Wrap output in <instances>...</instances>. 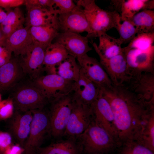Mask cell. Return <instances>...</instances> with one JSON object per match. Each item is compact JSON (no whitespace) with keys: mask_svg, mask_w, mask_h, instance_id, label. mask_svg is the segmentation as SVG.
<instances>
[{"mask_svg":"<svg viewBox=\"0 0 154 154\" xmlns=\"http://www.w3.org/2000/svg\"><path fill=\"white\" fill-rule=\"evenodd\" d=\"M112 110L118 140L121 144L137 141L154 115V101H148L123 86L100 88Z\"/></svg>","mask_w":154,"mask_h":154,"instance_id":"1","label":"cell"},{"mask_svg":"<svg viewBox=\"0 0 154 154\" xmlns=\"http://www.w3.org/2000/svg\"><path fill=\"white\" fill-rule=\"evenodd\" d=\"M14 106L11 98L2 100L0 103V119H10L14 112Z\"/></svg>","mask_w":154,"mask_h":154,"instance_id":"35","label":"cell"},{"mask_svg":"<svg viewBox=\"0 0 154 154\" xmlns=\"http://www.w3.org/2000/svg\"><path fill=\"white\" fill-rule=\"evenodd\" d=\"M25 151L24 148H23L19 144H11L4 151V154H21Z\"/></svg>","mask_w":154,"mask_h":154,"instance_id":"40","label":"cell"},{"mask_svg":"<svg viewBox=\"0 0 154 154\" xmlns=\"http://www.w3.org/2000/svg\"><path fill=\"white\" fill-rule=\"evenodd\" d=\"M77 138L86 154H114L121 145L117 138L94 119L86 129Z\"/></svg>","mask_w":154,"mask_h":154,"instance_id":"2","label":"cell"},{"mask_svg":"<svg viewBox=\"0 0 154 154\" xmlns=\"http://www.w3.org/2000/svg\"><path fill=\"white\" fill-rule=\"evenodd\" d=\"M31 111L32 118L29 135L24 148H31L36 151L41 147L46 134L50 132V122L48 113L43 109Z\"/></svg>","mask_w":154,"mask_h":154,"instance_id":"10","label":"cell"},{"mask_svg":"<svg viewBox=\"0 0 154 154\" xmlns=\"http://www.w3.org/2000/svg\"><path fill=\"white\" fill-rule=\"evenodd\" d=\"M54 40L62 45L69 55L76 59L92 50L89 45L88 38L79 34L59 33Z\"/></svg>","mask_w":154,"mask_h":154,"instance_id":"16","label":"cell"},{"mask_svg":"<svg viewBox=\"0 0 154 154\" xmlns=\"http://www.w3.org/2000/svg\"><path fill=\"white\" fill-rule=\"evenodd\" d=\"M76 4L83 11L92 32V38L98 37L110 29L115 28L121 21L119 14L115 11L104 10L94 0H79Z\"/></svg>","mask_w":154,"mask_h":154,"instance_id":"3","label":"cell"},{"mask_svg":"<svg viewBox=\"0 0 154 154\" xmlns=\"http://www.w3.org/2000/svg\"><path fill=\"white\" fill-rule=\"evenodd\" d=\"M23 74L19 56L12 57L8 62L0 67V92L15 86Z\"/></svg>","mask_w":154,"mask_h":154,"instance_id":"19","label":"cell"},{"mask_svg":"<svg viewBox=\"0 0 154 154\" xmlns=\"http://www.w3.org/2000/svg\"><path fill=\"white\" fill-rule=\"evenodd\" d=\"M31 82L51 102L71 93L74 82L66 80L55 74L41 75Z\"/></svg>","mask_w":154,"mask_h":154,"instance_id":"6","label":"cell"},{"mask_svg":"<svg viewBox=\"0 0 154 154\" xmlns=\"http://www.w3.org/2000/svg\"><path fill=\"white\" fill-rule=\"evenodd\" d=\"M1 94L0 93V103L1 101Z\"/></svg>","mask_w":154,"mask_h":154,"instance_id":"44","label":"cell"},{"mask_svg":"<svg viewBox=\"0 0 154 154\" xmlns=\"http://www.w3.org/2000/svg\"><path fill=\"white\" fill-rule=\"evenodd\" d=\"M100 62L113 84L116 86H125L131 78L128 72L127 63L123 52L110 58H104L100 54Z\"/></svg>","mask_w":154,"mask_h":154,"instance_id":"11","label":"cell"},{"mask_svg":"<svg viewBox=\"0 0 154 154\" xmlns=\"http://www.w3.org/2000/svg\"><path fill=\"white\" fill-rule=\"evenodd\" d=\"M52 0H25V5L40 7L51 10Z\"/></svg>","mask_w":154,"mask_h":154,"instance_id":"39","label":"cell"},{"mask_svg":"<svg viewBox=\"0 0 154 154\" xmlns=\"http://www.w3.org/2000/svg\"><path fill=\"white\" fill-rule=\"evenodd\" d=\"M12 53L7 45L5 38L3 36L0 40V67L10 60Z\"/></svg>","mask_w":154,"mask_h":154,"instance_id":"36","label":"cell"},{"mask_svg":"<svg viewBox=\"0 0 154 154\" xmlns=\"http://www.w3.org/2000/svg\"><path fill=\"white\" fill-rule=\"evenodd\" d=\"M25 0H0V7L6 11L24 4Z\"/></svg>","mask_w":154,"mask_h":154,"instance_id":"38","label":"cell"},{"mask_svg":"<svg viewBox=\"0 0 154 154\" xmlns=\"http://www.w3.org/2000/svg\"><path fill=\"white\" fill-rule=\"evenodd\" d=\"M3 36V35L1 32V31L0 28V40L2 38Z\"/></svg>","mask_w":154,"mask_h":154,"instance_id":"43","label":"cell"},{"mask_svg":"<svg viewBox=\"0 0 154 154\" xmlns=\"http://www.w3.org/2000/svg\"><path fill=\"white\" fill-rule=\"evenodd\" d=\"M136 141L154 152V115L151 117Z\"/></svg>","mask_w":154,"mask_h":154,"instance_id":"33","label":"cell"},{"mask_svg":"<svg viewBox=\"0 0 154 154\" xmlns=\"http://www.w3.org/2000/svg\"><path fill=\"white\" fill-rule=\"evenodd\" d=\"M27 11L25 26L29 28L49 25L55 22L57 15L50 10L40 7L25 5Z\"/></svg>","mask_w":154,"mask_h":154,"instance_id":"21","label":"cell"},{"mask_svg":"<svg viewBox=\"0 0 154 154\" xmlns=\"http://www.w3.org/2000/svg\"><path fill=\"white\" fill-rule=\"evenodd\" d=\"M91 107L95 121L118 140L112 110L100 89L97 99Z\"/></svg>","mask_w":154,"mask_h":154,"instance_id":"14","label":"cell"},{"mask_svg":"<svg viewBox=\"0 0 154 154\" xmlns=\"http://www.w3.org/2000/svg\"><path fill=\"white\" fill-rule=\"evenodd\" d=\"M32 118L31 111L22 112L15 110L9 119L10 134L21 146H24L28 137Z\"/></svg>","mask_w":154,"mask_h":154,"instance_id":"17","label":"cell"},{"mask_svg":"<svg viewBox=\"0 0 154 154\" xmlns=\"http://www.w3.org/2000/svg\"><path fill=\"white\" fill-rule=\"evenodd\" d=\"M154 32L137 34L125 48L142 50L149 49L154 46Z\"/></svg>","mask_w":154,"mask_h":154,"instance_id":"30","label":"cell"},{"mask_svg":"<svg viewBox=\"0 0 154 154\" xmlns=\"http://www.w3.org/2000/svg\"><path fill=\"white\" fill-rule=\"evenodd\" d=\"M76 7L68 12L57 16V24L59 33H87L86 37L92 38V32L84 15L82 8Z\"/></svg>","mask_w":154,"mask_h":154,"instance_id":"9","label":"cell"},{"mask_svg":"<svg viewBox=\"0 0 154 154\" xmlns=\"http://www.w3.org/2000/svg\"><path fill=\"white\" fill-rule=\"evenodd\" d=\"M76 59L84 75L100 88L112 86L108 76L96 58L86 54Z\"/></svg>","mask_w":154,"mask_h":154,"instance_id":"13","label":"cell"},{"mask_svg":"<svg viewBox=\"0 0 154 154\" xmlns=\"http://www.w3.org/2000/svg\"><path fill=\"white\" fill-rule=\"evenodd\" d=\"M6 12V18L0 24L3 36L5 38L24 27L25 23V16L19 7L9 9Z\"/></svg>","mask_w":154,"mask_h":154,"instance_id":"26","label":"cell"},{"mask_svg":"<svg viewBox=\"0 0 154 154\" xmlns=\"http://www.w3.org/2000/svg\"><path fill=\"white\" fill-rule=\"evenodd\" d=\"M93 119L91 107L75 102L64 135L78 137L86 129Z\"/></svg>","mask_w":154,"mask_h":154,"instance_id":"12","label":"cell"},{"mask_svg":"<svg viewBox=\"0 0 154 154\" xmlns=\"http://www.w3.org/2000/svg\"><path fill=\"white\" fill-rule=\"evenodd\" d=\"M7 16V12L0 7V24L5 19Z\"/></svg>","mask_w":154,"mask_h":154,"instance_id":"41","label":"cell"},{"mask_svg":"<svg viewBox=\"0 0 154 154\" xmlns=\"http://www.w3.org/2000/svg\"><path fill=\"white\" fill-rule=\"evenodd\" d=\"M12 144V137L10 133L0 131V149L4 151Z\"/></svg>","mask_w":154,"mask_h":154,"instance_id":"37","label":"cell"},{"mask_svg":"<svg viewBox=\"0 0 154 154\" xmlns=\"http://www.w3.org/2000/svg\"><path fill=\"white\" fill-rule=\"evenodd\" d=\"M11 98L15 109L22 112L43 109L49 102L31 82L16 87Z\"/></svg>","mask_w":154,"mask_h":154,"instance_id":"5","label":"cell"},{"mask_svg":"<svg viewBox=\"0 0 154 154\" xmlns=\"http://www.w3.org/2000/svg\"><path fill=\"white\" fill-rule=\"evenodd\" d=\"M123 48L128 74L131 79L143 72L154 73V45L146 50Z\"/></svg>","mask_w":154,"mask_h":154,"instance_id":"8","label":"cell"},{"mask_svg":"<svg viewBox=\"0 0 154 154\" xmlns=\"http://www.w3.org/2000/svg\"><path fill=\"white\" fill-rule=\"evenodd\" d=\"M148 101H154V73H142L125 86Z\"/></svg>","mask_w":154,"mask_h":154,"instance_id":"20","label":"cell"},{"mask_svg":"<svg viewBox=\"0 0 154 154\" xmlns=\"http://www.w3.org/2000/svg\"><path fill=\"white\" fill-rule=\"evenodd\" d=\"M119 22L115 29L119 34V38L122 44L129 42L137 34L135 27L129 20Z\"/></svg>","mask_w":154,"mask_h":154,"instance_id":"32","label":"cell"},{"mask_svg":"<svg viewBox=\"0 0 154 154\" xmlns=\"http://www.w3.org/2000/svg\"><path fill=\"white\" fill-rule=\"evenodd\" d=\"M5 39L7 46L15 57L22 55L34 41L29 28L25 26L16 30Z\"/></svg>","mask_w":154,"mask_h":154,"instance_id":"23","label":"cell"},{"mask_svg":"<svg viewBox=\"0 0 154 154\" xmlns=\"http://www.w3.org/2000/svg\"><path fill=\"white\" fill-rule=\"evenodd\" d=\"M77 138L69 137L67 139L52 143L36 150L37 154H81L82 145Z\"/></svg>","mask_w":154,"mask_h":154,"instance_id":"22","label":"cell"},{"mask_svg":"<svg viewBox=\"0 0 154 154\" xmlns=\"http://www.w3.org/2000/svg\"><path fill=\"white\" fill-rule=\"evenodd\" d=\"M68 55L62 45L56 42H52L45 50L44 70L47 74H54L55 66L65 59Z\"/></svg>","mask_w":154,"mask_h":154,"instance_id":"25","label":"cell"},{"mask_svg":"<svg viewBox=\"0 0 154 154\" xmlns=\"http://www.w3.org/2000/svg\"><path fill=\"white\" fill-rule=\"evenodd\" d=\"M116 154H154V152L135 141L121 144Z\"/></svg>","mask_w":154,"mask_h":154,"instance_id":"31","label":"cell"},{"mask_svg":"<svg viewBox=\"0 0 154 154\" xmlns=\"http://www.w3.org/2000/svg\"><path fill=\"white\" fill-rule=\"evenodd\" d=\"M76 59V58L69 54L55 66L54 74L66 80L76 81L79 78L80 69Z\"/></svg>","mask_w":154,"mask_h":154,"instance_id":"28","label":"cell"},{"mask_svg":"<svg viewBox=\"0 0 154 154\" xmlns=\"http://www.w3.org/2000/svg\"><path fill=\"white\" fill-rule=\"evenodd\" d=\"M76 6L72 0H52L51 9L58 15L70 11Z\"/></svg>","mask_w":154,"mask_h":154,"instance_id":"34","label":"cell"},{"mask_svg":"<svg viewBox=\"0 0 154 154\" xmlns=\"http://www.w3.org/2000/svg\"><path fill=\"white\" fill-rule=\"evenodd\" d=\"M25 154H35L36 151L31 148H27L25 149Z\"/></svg>","mask_w":154,"mask_h":154,"instance_id":"42","label":"cell"},{"mask_svg":"<svg viewBox=\"0 0 154 154\" xmlns=\"http://www.w3.org/2000/svg\"><path fill=\"white\" fill-rule=\"evenodd\" d=\"M100 88L86 77L80 70L79 78L74 82L72 93L75 102L91 107L97 99Z\"/></svg>","mask_w":154,"mask_h":154,"instance_id":"15","label":"cell"},{"mask_svg":"<svg viewBox=\"0 0 154 154\" xmlns=\"http://www.w3.org/2000/svg\"><path fill=\"white\" fill-rule=\"evenodd\" d=\"M46 48L34 41L23 54L19 56L24 74L32 80L41 76L44 70L43 62Z\"/></svg>","mask_w":154,"mask_h":154,"instance_id":"7","label":"cell"},{"mask_svg":"<svg viewBox=\"0 0 154 154\" xmlns=\"http://www.w3.org/2000/svg\"><path fill=\"white\" fill-rule=\"evenodd\" d=\"M98 37V45L95 42H92V43L98 54H100L106 58H110L123 52V48L121 46L122 43L119 38H114L106 33L101 35Z\"/></svg>","mask_w":154,"mask_h":154,"instance_id":"24","label":"cell"},{"mask_svg":"<svg viewBox=\"0 0 154 154\" xmlns=\"http://www.w3.org/2000/svg\"></svg>","mask_w":154,"mask_h":154,"instance_id":"45","label":"cell"},{"mask_svg":"<svg viewBox=\"0 0 154 154\" xmlns=\"http://www.w3.org/2000/svg\"><path fill=\"white\" fill-rule=\"evenodd\" d=\"M71 93L51 102L52 104L48 114L50 133L54 137L64 135L75 103Z\"/></svg>","mask_w":154,"mask_h":154,"instance_id":"4","label":"cell"},{"mask_svg":"<svg viewBox=\"0 0 154 154\" xmlns=\"http://www.w3.org/2000/svg\"><path fill=\"white\" fill-rule=\"evenodd\" d=\"M29 31L34 41L46 47L52 43L59 33L57 20L49 25L31 27Z\"/></svg>","mask_w":154,"mask_h":154,"instance_id":"27","label":"cell"},{"mask_svg":"<svg viewBox=\"0 0 154 154\" xmlns=\"http://www.w3.org/2000/svg\"><path fill=\"white\" fill-rule=\"evenodd\" d=\"M111 4L119 14L121 21L129 20L142 11L154 8L153 0H112Z\"/></svg>","mask_w":154,"mask_h":154,"instance_id":"18","label":"cell"},{"mask_svg":"<svg viewBox=\"0 0 154 154\" xmlns=\"http://www.w3.org/2000/svg\"><path fill=\"white\" fill-rule=\"evenodd\" d=\"M128 20L135 27L137 34L154 32L153 10L140 11Z\"/></svg>","mask_w":154,"mask_h":154,"instance_id":"29","label":"cell"}]
</instances>
